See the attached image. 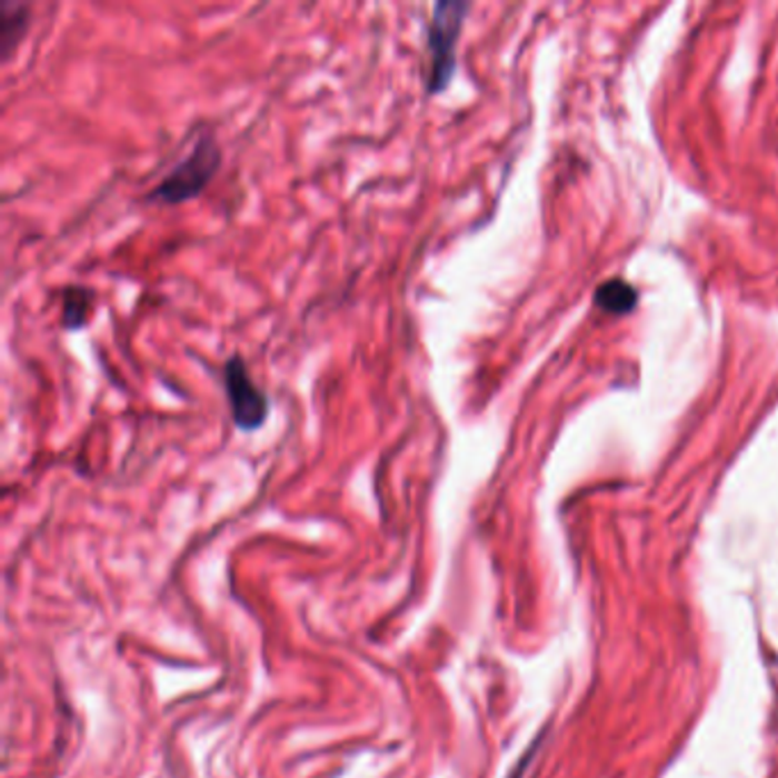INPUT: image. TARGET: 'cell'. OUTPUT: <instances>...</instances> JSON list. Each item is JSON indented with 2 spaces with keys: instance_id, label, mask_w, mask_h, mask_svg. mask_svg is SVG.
Instances as JSON below:
<instances>
[{
  "instance_id": "1",
  "label": "cell",
  "mask_w": 778,
  "mask_h": 778,
  "mask_svg": "<svg viewBox=\"0 0 778 778\" xmlns=\"http://www.w3.org/2000/svg\"><path fill=\"white\" fill-rule=\"evenodd\" d=\"M468 12L470 3L461 0H441L431 8L427 23V97H439L450 88L457 71V44Z\"/></svg>"
},
{
  "instance_id": "2",
  "label": "cell",
  "mask_w": 778,
  "mask_h": 778,
  "mask_svg": "<svg viewBox=\"0 0 778 778\" xmlns=\"http://www.w3.org/2000/svg\"><path fill=\"white\" fill-rule=\"evenodd\" d=\"M222 167V149L212 133H201L192 151L171 167L147 194L149 203L179 206L197 199Z\"/></svg>"
},
{
  "instance_id": "3",
  "label": "cell",
  "mask_w": 778,
  "mask_h": 778,
  "mask_svg": "<svg viewBox=\"0 0 778 778\" xmlns=\"http://www.w3.org/2000/svg\"><path fill=\"white\" fill-rule=\"evenodd\" d=\"M222 381L233 425L240 431H245V435L261 429L270 418V398L263 388L251 379L242 355L236 352L227 359L222 368Z\"/></svg>"
},
{
  "instance_id": "4",
  "label": "cell",
  "mask_w": 778,
  "mask_h": 778,
  "mask_svg": "<svg viewBox=\"0 0 778 778\" xmlns=\"http://www.w3.org/2000/svg\"><path fill=\"white\" fill-rule=\"evenodd\" d=\"M30 28V6L0 0V58L8 62Z\"/></svg>"
},
{
  "instance_id": "5",
  "label": "cell",
  "mask_w": 778,
  "mask_h": 778,
  "mask_svg": "<svg viewBox=\"0 0 778 778\" xmlns=\"http://www.w3.org/2000/svg\"><path fill=\"white\" fill-rule=\"evenodd\" d=\"M94 290L84 286H69L62 290V327L67 331H80L90 325L94 309Z\"/></svg>"
},
{
  "instance_id": "6",
  "label": "cell",
  "mask_w": 778,
  "mask_h": 778,
  "mask_svg": "<svg viewBox=\"0 0 778 778\" xmlns=\"http://www.w3.org/2000/svg\"><path fill=\"white\" fill-rule=\"evenodd\" d=\"M596 305L615 316H624L628 311H632L637 307V290L621 281V279H612L608 283H602L596 292Z\"/></svg>"
}]
</instances>
